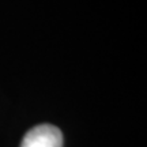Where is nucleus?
<instances>
[{
    "label": "nucleus",
    "instance_id": "f257e3e1",
    "mask_svg": "<svg viewBox=\"0 0 147 147\" xmlns=\"http://www.w3.org/2000/svg\"><path fill=\"white\" fill-rule=\"evenodd\" d=\"M63 134L52 124L33 127L23 136L19 147H63Z\"/></svg>",
    "mask_w": 147,
    "mask_h": 147
}]
</instances>
